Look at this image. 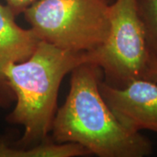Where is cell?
<instances>
[{
    "mask_svg": "<svg viewBox=\"0 0 157 157\" xmlns=\"http://www.w3.org/2000/svg\"><path fill=\"white\" fill-rule=\"evenodd\" d=\"M101 97L117 120L130 130L157 133V83L151 79H134L121 86L101 81Z\"/></svg>",
    "mask_w": 157,
    "mask_h": 157,
    "instance_id": "obj_5",
    "label": "cell"
},
{
    "mask_svg": "<svg viewBox=\"0 0 157 157\" xmlns=\"http://www.w3.org/2000/svg\"><path fill=\"white\" fill-rule=\"evenodd\" d=\"M105 1H106V2H107V3H109V1H110V0H105Z\"/></svg>",
    "mask_w": 157,
    "mask_h": 157,
    "instance_id": "obj_11",
    "label": "cell"
},
{
    "mask_svg": "<svg viewBox=\"0 0 157 157\" xmlns=\"http://www.w3.org/2000/svg\"><path fill=\"white\" fill-rule=\"evenodd\" d=\"M137 8L148 50L151 56L157 59V0H137Z\"/></svg>",
    "mask_w": 157,
    "mask_h": 157,
    "instance_id": "obj_8",
    "label": "cell"
},
{
    "mask_svg": "<svg viewBox=\"0 0 157 157\" xmlns=\"http://www.w3.org/2000/svg\"><path fill=\"white\" fill-rule=\"evenodd\" d=\"M145 78L151 79L157 83V59H155L152 56Z\"/></svg>",
    "mask_w": 157,
    "mask_h": 157,
    "instance_id": "obj_10",
    "label": "cell"
},
{
    "mask_svg": "<svg viewBox=\"0 0 157 157\" xmlns=\"http://www.w3.org/2000/svg\"><path fill=\"white\" fill-rule=\"evenodd\" d=\"M24 13L39 40L73 52L97 51L110 28L105 0H36Z\"/></svg>",
    "mask_w": 157,
    "mask_h": 157,
    "instance_id": "obj_3",
    "label": "cell"
},
{
    "mask_svg": "<svg viewBox=\"0 0 157 157\" xmlns=\"http://www.w3.org/2000/svg\"><path fill=\"white\" fill-rule=\"evenodd\" d=\"M36 0H6L7 6L16 16L17 14L24 12V11L30 6Z\"/></svg>",
    "mask_w": 157,
    "mask_h": 157,
    "instance_id": "obj_9",
    "label": "cell"
},
{
    "mask_svg": "<svg viewBox=\"0 0 157 157\" xmlns=\"http://www.w3.org/2000/svg\"><path fill=\"white\" fill-rule=\"evenodd\" d=\"M92 63L106 74L107 84L121 87L145 78L151 59L137 0H115L110 5V28L105 43L90 53Z\"/></svg>",
    "mask_w": 157,
    "mask_h": 157,
    "instance_id": "obj_4",
    "label": "cell"
},
{
    "mask_svg": "<svg viewBox=\"0 0 157 157\" xmlns=\"http://www.w3.org/2000/svg\"><path fill=\"white\" fill-rule=\"evenodd\" d=\"M101 74L94 63H84L72 72L69 94L57 110L51 139L78 144L97 157H149L151 140L123 126L101 97Z\"/></svg>",
    "mask_w": 157,
    "mask_h": 157,
    "instance_id": "obj_1",
    "label": "cell"
},
{
    "mask_svg": "<svg viewBox=\"0 0 157 157\" xmlns=\"http://www.w3.org/2000/svg\"><path fill=\"white\" fill-rule=\"evenodd\" d=\"M92 155L75 143H56L51 137L37 146L24 148L0 135V157H89Z\"/></svg>",
    "mask_w": 157,
    "mask_h": 157,
    "instance_id": "obj_7",
    "label": "cell"
},
{
    "mask_svg": "<svg viewBox=\"0 0 157 157\" xmlns=\"http://www.w3.org/2000/svg\"><path fill=\"white\" fill-rule=\"evenodd\" d=\"M84 63H92L90 53L62 50L40 40L28 59L5 69L6 81L17 100L6 121L25 128L15 142L17 146L29 148L50 138L62 79Z\"/></svg>",
    "mask_w": 157,
    "mask_h": 157,
    "instance_id": "obj_2",
    "label": "cell"
},
{
    "mask_svg": "<svg viewBox=\"0 0 157 157\" xmlns=\"http://www.w3.org/2000/svg\"><path fill=\"white\" fill-rule=\"evenodd\" d=\"M39 41L32 29L21 28L11 9L0 3V106L8 105L12 97L5 69L11 64L28 59Z\"/></svg>",
    "mask_w": 157,
    "mask_h": 157,
    "instance_id": "obj_6",
    "label": "cell"
}]
</instances>
